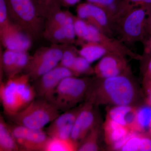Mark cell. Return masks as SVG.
I'll use <instances>...</instances> for the list:
<instances>
[{
    "label": "cell",
    "instance_id": "cell-1",
    "mask_svg": "<svg viewBox=\"0 0 151 151\" xmlns=\"http://www.w3.org/2000/svg\"><path fill=\"white\" fill-rule=\"evenodd\" d=\"M137 85L132 73L107 78L95 76L85 99L95 106H136L145 98Z\"/></svg>",
    "mask_w": 151,
    "mask_h": 151
},
{
    "label": "cell",
    "instance_id": "cell-2",
    "mask_svg": "<svg viewBox=\"0 0 151 151\" xmlns=\"http://www.w3.org/2000/svg\"><path fill=\"white\" fill-rule=\"evenodd\" d=\"M31 81L29 76L24 73L1 82L0 98L6 116L18 113L35 99L36 92Z\"/></svg>",
    "mask_w": 151,
    "mask_h": 151
},
{
    "label": "cell",
    "instance_id": "cell-3",
    "mask_svg": "<svg viewBox=\"0 0 151 151\" xmlns=\"http://www.w3.org/2000/svg\"><path fill=\"white\" fill-rule=\"evenodd\" d=\"M151 11L137 7L114 16L111 19L114 35L127 46L142 42L146 36V26Z\"/></svg>",
    "mask_w": 151,
    "mask_h": 151
},
{
    "label": "cell",
    "instance_id": "cell-4",
    "mask_svg": "<svg viewBox=\"0 0 151 151\" xmlns=\"http://www.w3.org/2000/svg\"><path fill=\"white\" fill-rule=\"evenodd\" d=\"M11 21L32 39L43 35L45 19L39 15L32 0H6Z\"/></svg>",
    "mask_w": 151,
    "mask_h": 151
},
{
    "label": "cell",
    "instance_id": "cell-5",
    "mask_svg": "<svg viewBox=\"0 0 151 151\" xmlns=\"http://www.w3.org/2000/svg\"><path fill=\"white\" fill-rule=\"evenodd\" d=\"M60 111L51 102L37 97L27 107L8 116L14 124L35 129H42L60 114Z\"/></svg>",
    "mask_w": 151,
    "mask_h": 151
},
{
    "label": "cell",
    "instance_id": "cell-6",
    "mask_svg": "<svg viewBox=\"0 0 151 151\" xmlns=\"http://www.w3.org/2000/svg\"><path fill=\"white\" fill-rule=\"evenodd\" d=\"M94 77L78 78L71 76L62 80L55 90L50 102L60 111L75 108L86 97Z\"/></svg>",
    "mask_w": 151,
    "mask_h": 151
},
{
    "label": "cell",
    "instance_id": "cell-7",
    "mask_svg": "<svg viewBox=\"0 0 151 151\" xmlns=\"http://www.w3.org/2000/svg\"><path fill=\"white\" fill-rule=\"evenodd\" d=\"M68 44H54L48 47L39 49L32 56L23 70L34 81L59 64Z\"/></svg>",
    "mask_w": 151,
    "mask_h": 151
},
{
    "label": "cell",
    "instance_id": "cell-8",
    "mask_svg": "<svg viewBox=\"0 0 151 151\" xmlns=\"http://www.w3.org/2000/svg\"><path fill=\"white\" fill-rule=\"evenodd\" d=\"M89 41L100 44L110 52L122 55L139 60L142 58V55L133 51L119 39L107 35L87 22L81 32L79 43L81 45Z\"/></svg>",
    "mask_w": 151,
    "mask_h": 151
},
{
    "label": "cell",
    "instance_id": "cell-9",
    "mask_svg": "<svg viewBox=\"0 0 151 151\" xmlns=\"http://www.w3.org/2000/svg\"><path fill=\"white\" fill-rule=\"evenodd\" d=\"M20 151H45L50 137L42 129H35L14 124L9 125Z\"/></svg>",
    "mask_w": 151,
    "mask_h": 151
},
{
    "label": "cell",
    "instance_id": "cell-10",
    "mask_svg": "<svg viewBox=\"0 0 151 151\" xmlns=\"http://www.w3.org/2000/svg\"><path fill=\"white\" fill-rule=\"evenodd\" d=\"M76 12L79 18L88 22L107 35L114 37L111 18L103 8L87 2L78 4Z\"/></svg>",
    "mask_w": 151,
    "mask_h": 151
},
{
    "label": "cell",
    "instance_id": "cell-11",
    "mask_svg": "<svg viewBox=\"0 0 151 151\" xmlns=\"http://www.w3.org/2000/svg\"><path fill=\"white\" fill-rule=\"evenodd\" d=\"M76 76L72 70L58 65L34 81L33 86L37 97L50 102L55 90L62 80L69 76Z\"/></svg>",
    "mask_w": 151,
    "mask_h": 151
},
{
    "label": "cell",
    "instance_id": "cell-12",
    "mask_svg": "<svg viewBox=\"0 0 151 151\" xmlns=\"http://www.w3.org/2000/svg\"><path fill=\"white\" fill-rule=\"evenodd\" d=\"M94 75L99 78H107L132 73L127 56L109 52L100 58L94 68Z\"/></svg>",
    "mask_w": 151,
    "mask_h": 151
},
{
    "label": "cell",
    "instance_id": "cell-13",
    "mask_svg": "<svg viewBox=\"0 0 151 151\" xmlns=\"http://www.w3.org/2000/svg\"><path fill=\"white\" fill-rule=\"evenodd\" d=\"M94 104L86 101L82 104L73 125L70 139L78 146L88 133L97 124Z\"/></svg>",
    "mask_w": 151,
    "mask_h": 151
},
{
    "label": "cell",
    "instance_id": "cell-14",
    "mask_svg": "<svg viewBox=\"0 0 151 151\" xmlns=\"http://www.w3.org/2000/svg\"><path fill=\"white\" fill-rule=\"evenodd\" d=\"M0 36L6 49L27 52L32 45V38L12 22L6 27L0 29Z\"/></svg>",
    "mask_w": 151,
    "mask_h": 151
},
{
    "label": "cell",
    "instance_id": "cell-15",
    "mask_svg": "<svg viewBox=\"0 0 151 151\" xmlns=\"http://www.w3.org/2000/svg\"><path fill=\"white\" fill-rule=\"evenodd\" d=\"M82 106V104L60 114L46 128L47 134L51 138L70 139L73 125Z\"/></svg>",
    "mask_w": 151,
    "mask_h": 151
},
{
    "label": "cell",
    "instance_id": "cell-16",
    "mask_svg": "<svg viewBox=\"0 0 151 151\" xmlns=\"http://www.w3.org/2000/svg\"><path fill=\"white\" fill-rule=\"evenodd\" d=\"M30 58L27 52L6 49L2 56V68L8 78L13 77L24 70Z\"/></svg>",
    "mask_w": 151,
    "mask_h": 151
},
{
    "label": "cell",
    "instance_id": "cell-17",
    "mask_svg": "<svg viewBox=\"0 0 151 151\" xmlns=\"http://www.w3.org/2000/svg\"><path fill=\"white\" fill-rule=\"evenodd\" d=\"M137 109V107L134 105L113 106L108 111L107 118L127 127L130 130L136 131Z\"/></svg>",
    "mask_w": 151,
    "mask_h": 151
},
{
    "label": "cell",
    "instance_id": "cell-18",
    "mask_svg": "<svg viewBox=\"0 0 151 151\" xmlns=\"http://www.w3.org/2000/svg\"><path fill=\"white\" fill-rule=\"evenodd\" d=\"M104 130L105 141L110 146L121 139L131 131L127 127L107 118L104 123Z\"/></svg>",
    "mask_w": 151,
    "mask_h": 151
},
{
    "label": "cell",
    "instance_id": "cell-19",
    "mask_svg": "<svg viewBox=\"0 0 151 151\" xmlns=\"http://www.w3.org/2000/svg\"><path fill=\"white\" fill-rule=\"evenodd\" d=\"M80 45L81 47L78 50V55L91 63L110 52L103 45L95 42H86Z\"/></svg>",
    "mask_w": 151,
    "mask_h": 151
},
{
    "label": "cell",
    "instance_id": "cell-20",
    "mask_svg": "<svg viewBox=\"0 0 151 151\" xmlns=\"http://www.w3.org/2000/svg\"><path fill=\"white\" fill-rule=\"evenodd\" d=\"M0 151H20L17 144L12 134L9 125L0 116Z\"/></svg>",
    "mask_w": 151,
    "mask_h": 151
},
{
    "label": "cell",
    "instance_id": "cell-21",
    "mask_svg": "<svg viewBox=\"0 0 151 151\" xmlns=\"http://www.w3.org/2000/svg\"><path fill=\"white\" fill-rule=\"evenodd\" d=\"M38 14L41 17L47 19L60 10L59 0H32Z\"/></svg>",
    "mask_w": 151,
    "mask_h": 151
},
{
    "label": "cell",
    "instance_id": "cell-22",
    "mask_svg": "<svg viewBox=\"0 0 151 151\" xmlns=\"http://www.w3.org/2000/svg\"><path fill=\"white\" fill-rule=\"evenodd\" d=\"M151 124V107L145 104L137 107L136 116V131L139 133H147Z\"/></svg>",
    "mask_w": 151,
    "mask_h": 151
},
{
    "label": "cell",
    "instance_id": "cell-23",
    "mask_svg": "<svg viewBox=\"0 0 151 151\" xmlns=\"http://www.w3.org/2000/svg\"><path fill=\"white\" fill-rule=\"evenodd\" d=\"M78 147V144L71 139H63L50 137L47 143L45 151H77Z\"/></svg>",
    "mask_w": 151,
    "mask_h": 151
},
{
    "label": "cell",
    "instance_id": "cell-24",
    "mask_svg": "<svg viewBox=\"0 0 151 151\" xmlns=\"http://www.w3.org/2000/svg\"><path fill=\"white\" fill-rule=\"evenodd\" d=\"M100 128L98 124L95 126L88 133L79 146L77 151H96L99 150Z\"/></svg>",
    "mask_w": 151,
    "mask_h": 151
},
{
    "label": "cell",
    "instance_id": "cell-25",
    "mask_svg": "<svg viewBox=\"0 0 151 151\" xmlns=\"http://www.w3.org/2000/svg\"><path fill=\"white\" fill-rule=\"evenodd\" d=\"M140 61L142 62V84L145 94L151 89V52L144 53Z\"/></svg>",
    "mask_w": 151,
    "mask_h": 151
},
{
    "label": "cell",
    "instance_id": "cell-26",
    "mask_svg": "<svg viewBox=\"0 0 151 151\" xmlns=\"http://www.w3.org/2000/svg\"><path fill=\"white\" fill-rule=\"evenodd\" d=\"M71 70L77 77L81 75H94V68L91 66V63L79 55L76 57Z\"/></svg>",
    "mask_w": 151,
    "mask_h": 151
},
{
    "label": "cell",
    "instance_id": "cell-27",
    "mask_svg": "<svg viewBox=\"0 0 151 151\" xmlns=\"http://www.w3.org/2000/svg\"><path fill=\"white\" fill-rule=\"evenodd\" d=\"M70 45L68 44L65 47L58 65L71 70L75 60L79 55L78 50Z\"/></svg>",
    "mask_w": 151,
    "mask_h": 151
},
{
    "label": "cell",
    "instance_id": "cell-28",
    "mask_svg": "<svg viewBox=\"0 0 151 151\" xmlns=\"http://www.w3.org/2000/svg\"><path fill=\"white\" fill-rule=\"evenodd\" d=\"M70 13L68 11H63L61 10L57 12L47 19L45 30L52 29L63 25Z\"/></svg>",
    "mask_w": 151,
    "mask_h": 151
},
{
    "label": "cell",
    "instance_id": "cell-29",
    "mask_svg": "<svg viewBox=\"0 0 151 151\" xmlns=\"http://www.w3.org/2000/svg\"><path fill=\"white\" fill-rule=\"evenodd\" d=\"M137 7H144L151 11V0H122L115 15Z\"/></svg>",
    "mask_w": 151,
    "mask_h": 151
},
{
    "label": "cell",
    "instance_id": "cell-30",
    "mask_svg": "<svg viewBox=\"0 0 151 151\" xmlns=\"http://www.w3.org/2000/svg\"><path fill=\"white\" fill-rule=\"evenodd\" d=\"M122 0H87V2L103 8L111 18L116 13Z\"/></svg>",
    "mask_w": 151,
    "mask_h": 151
},
{
    "label": "cell",
    "instance_id": "cell-31",
    "mask_svg": "<svg viewBox=\"0 0 151 151\" xmlns=\"http://www.w3.org/2000/svg\"><path fill=\"white\" fill-rule=\"evenodd\" d=\"M11 22L6 0H0V29L6 27Z\"/></svg>",
    "mask_w": 151,
    "mask_h": 151
},
{
    "label": "cell",
    "instance_id": "cell-32",
    "mask_svg": "<svg viewBox=\"0 0 151 151\" xmlns=\"http://www.w3.org/2000/svg\"><path fill=\"white\" fill-rule=\"evenodd\" d=\"M143 133H139L136 135L132 137L125 144L121 151H139L141 137Z\"/></svg>",
    "mask_w": 151,
    "mask_h": 151
},
{
    "label": "cell",
    "instance_id": "cell-33",
    "mask_svg": "<svg viewBox=\"0 0 151 151\" xmlns=\"http://www.w3.org/2000/svg\"><path fill=\"white\" fill-rule=\"evenodd\" d=\"M139 133V132L131 130L127 135H125L121 139L117 141L116 143L110 146L111 150H113L121 151V149L123 147V146L127 143V142L132 137L137 134Z\"/></svg>",
    "mask_w": 151,
    "mask_h": 151
},
{
    "label": "cell",
    "instance_id": "cell-34",
    "mask_svg": "<svg viewBox=\"0 0 151 151\" xmlns=\"http://www.w3.org/2000/svg\"><path fill=\"white\" fill-rule=\"evenodd\" d=\"M142 42L144 47V53L151 52V34L147 36Z\"/></svg>",
    "mask_w": 151,
    "mask_h": 151
},
{
    "label": "cell",
    "instance_id": "cell-35",
    "mask_svg": "<svg viewBox=\"0 0 151 151\" xmlns=\"http://www.w3.org/2000/svg\"><path fill=\"white\" fill-rule=\"evenodd\" d=\"M81 0H59L60 4L65 6H71L79 2Z\"/></svg>",
    "mask_w": 151,
    "mask_h": 151
},
{
    "label": "cell",
    "instance_id": "cell-36",
    "mask_svg": "<svg viewBox=\"0 0 151 151\" xmlns=\"http://www.w3.org/2000/svg\"><path fill=\"white\" fill-rule=\"evenodd\" d=\"M151 34V14L148 17L146 26V36Z\"/></svg>",
    "mask_w": 151,
    "mask_h": 151
},
{
    "label": "cell",
    "instance_id": "cell-37",
    "mask_svg": "<svg viewBox=\"0 0 151 151\" xmlns=\"http://www.w3.org/2000/svg\"><path fill=\"white\" fill-rule=\"evenodd\" d=\"M144 103L151 107V89L147 94H145Z\"/></svg>",
    "mask_w": 151,
    "mask_h": 151
},
{
    "label": "cell",
    "instance_id": "cell-38",
    "mask_svg": "<svg viewBox=\"0 0 151 151\" xmlns=\"http://www.w3.org/2000/svg\"><path fill=\"white\" fill-rule=\"evenodd\" d=\"M148 134H149L151 136V124L150 127V129H149V132H148Z\"/></svg>",
    "mask_w": 151,
    "mask_h": 151
}]
</instances>
